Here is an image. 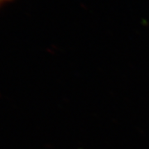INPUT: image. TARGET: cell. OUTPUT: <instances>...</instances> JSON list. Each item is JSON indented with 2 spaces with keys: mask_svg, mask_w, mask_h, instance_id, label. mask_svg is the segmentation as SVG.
I'll return each mask as SVG.
<instances>
[{
  "mask_svg": "<svg viewBox=\"0 0 149 149\" xmlns=\"http://www.w3.org/2000/svg\"><path fill=\"white\" fill-rule=\"evenodd\" d=\"M8 1H9V0H0V6L2 5V4H3L6 2H8Z\"/></svg>",
  "mask_w": 149,
  "mask_h": 149,
  "instance_id": "cell-1",
  "label": "cell"
}]
</instances>
